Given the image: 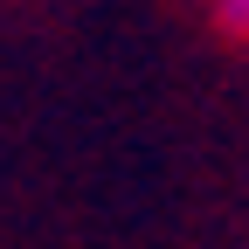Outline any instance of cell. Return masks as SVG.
Masks as SVG:
<instances>
[{
	"label": "cell",
	"instance_id": "1",
	"mask_svg": "<svg viewBox=\"0 0 249 249\" xmlns=\"http://www.w3.org/2000/svg\"><path fill=\"white\" fill-rule=\"evenodd\" d=\"M214 28L229 42H249V0H214Z\"/></svg>",
	"mask_w": 249,
	"mask_h": 249
}]
</instances>
